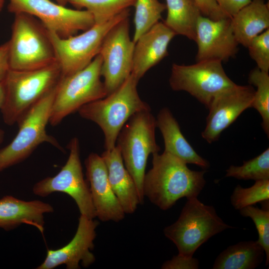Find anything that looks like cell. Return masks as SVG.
<instances>
[{
	"mask_svg": "<svg viewBox=\"0 0 269 269\" xmlns=\"http://www.w3.org/2000/svg\"><path fill=\"white\" fill-rule=\"evenodd\" d=\"M152 164L144 175L143 195L162 210L171 208L183 197L197 198L206 184V170H191L166 152L153 154Z\"/></svg>",
	"mask_w": 269,
	"mask_h": 269,
	"instance_id": "obj_1",
	"label": "cell"
},
{
	"mask_svg": "<svg viewBox=\"0 0 269 269\" xmlns=\"http://www.w3.org/2000/svg\"><path fill=\"white\" fill-rule=\"evenodd\" d=\"M138 83L131 74L114 92L83 106L77 111L82 118L100 127L105 136L106 150H111L116 146L121 130L133 115L151 109L138 95Z\"/></svg>",
	"mask_w": 269,
	"mask_h": 269,
	"instance_id": "obj_2",
	"label": "cell"
},
{
	"mask_svg": "<svg viewBox=\"0 0 269 269\" xmlns=\"http://www.w3.org/2000/svg\"><path fill=\"white\" fill-rule=\"evenodd\" d=\"M61 76L56 62L47 66L29 70H8L3 83L5 99L0 109L4 123H17L27 111L53 89Z\"/></svg>",
	"mask_w": 269,
	"mask_h": 269,
	"instance_id": "obj_3",
	"label": "cell"
},
{
	"mask_svg": "<svg viewBox=\"0 0 269 269\" xmlns=\"http://www.w3.org/2000/svg\"><path fill=\"white\" fill-rule=\"evenodd\" d=\"M233 228L218 215L213 206L204 204L197 197L187 199L178 219L166 227L163 233L176 246L178 254L193 257L210 238Z\"/></svg>",
	"mask_w": 269,
	"mask_h": 269,
	"instance_id": "obj_4",
	"label": "cell"
},
{
	"mask_svg": "<svg viewBox=\"0 0 269 269\" xmlns=\"http://www.w3.org/2000/svg\"><path fill=\"white\" fill-rule=\"evenodd\" d=\"M8 43L10 69H36L57 61L48 31L31 15L15 14Z\"/></svg>",
	"mask_w": 269,
	"mask_h": 269,
	"instance_id": "obj_5",
	"label": "cell"
},
{
	"mask_svg": "<svg viewBox=\"0 0 269 269\" xmlns=\"http://www.w3.org/2000/svg\"><path fill=\"white\" fill-rule=\"evenodd\" d=\"M156 119L151 109L133 115L124 125L117 140L124 165L134 179L140 204L143 203V183L148 156L160 148L155 139Z\"/></svg>",
	"mask_w": 269,
	"mask_h": 269,
	"instance_id": "obj_6",
	"label": "cell"
},
{
	"mask_svg": "<svg viewBox=\"0 0 269 269\" xmlns=\"http://www.w3.org/2000/svg\"><path fill=\"white\" fill-rule=\"evenodd\" d=\"M56 86L34 104L17 122V134L8 144L0 149V172L24 160L43 142H48L63 150L58 141L49 135L46 130Z\"/></svg>",
	"mask_w": 269,
	"mask_h": 269,
	"instance_id": "obj_7",
	"label": "cell"
},
{
	"mask_svg": "<svg viewBox=\"0 0 269 269\" xmlns=\"http://www.w3.org/2000/svg\"><path fill=\"white\" fill-rule=\"evenodd\" d=\"M102 58L100 54L84 69L61 77L56 88L49 123L59 124L67 116L83 106L107 96L101 80Z\"/></svg>",
	"mask_w": 269,
	"mask_h": 269,
	"instance_id": "obj_8",
	"label": "cell"
},
{
	"mask_svg": "<svg viewBox=\"0 0 269 269\" xmlns=\"http://www.w3.org/2000/svg\"><path fill=\"white\" fill-rule=\"evenodd\" d=\"M129 15V9H126L106 22L95 24L83 33L66 38L47 30L60 67L61 77L72 74L87 66L99 54L107 33Z\"/></svg>",
	"mask_w": 269,
	"mask_h": 269,
	"instance_id": "obj_9",
	"label": "cell"
},
{
	"mask_svg": "<svg viewBox=\"0 0 269 269\" xmlns=\"http://www.w3.org/2000/svg\"><path fill=\"white\" fill-rule=\"evenodd\" d=\"M169 83L173 90L188 93L207 109L217 95L236 85L226 74L222 62L218 60L200 61L191 65L173 63Z\"/></svg>",
	"mask_w": 269,
	"mask_h": 269,
	"instance_id": "obj_10",
	"label": "cell"
},
{
	"mask_svg": "<svg viewBox=\"0 0 269 269\" xmlns=\"http://www.w3.org/2000/svg\"><path fill=\"white\" fill-rule=\"evenodd\" d=\"M67 148L69 155L65 165L54 176L46 177L36 183L32 192L43 197L54 192L67 194L75 201L81 215L94 219L96 214L88 182L84 177L79 139L72 138Z\"/></svg>",
	"mask_w": 269,
	"mask_h": 269,
	"instance_id": "obj_11",
	"label": "cell"
},
{
	"mask_svg": "<svg viewBox=\"0 0 269 269\" xmlns=\"http://www.w3.org/2000/svg\"><path fill=\"white\" fill-rule=\"evenodd\" d=\"M9 12L24 13L38 18L45 28L66 38L85 31L95 24L92 15L86 10H75L50 0H9Z\"/></svg>",
	"mask_w": 269,
	"mask_h": 269,
	"instance_id": "obj_12",
	"label": "cell"
},
{
	"mask_svg": "<svg viewBox=\"0 0 269 269\" xmlns=\"http://www.w3.org/2000/svg\"><path fill=\"white\" fill-rule=\"evenodd\" d=\"M134 47L129 34V17L116 24L105 36L99 54L102 58L101 75L107 96L131 75Z\"/></svg>",
	"mask_w": 269,
	"mask_h": 269,
	"instance_id": "obj_13",
	"label": "cell"
},
{
	"mask_svg": "<svg viewBox=\"0 0 269 269\" xmlns=\"http://www.w3.org/2000/svg\"><path fill=\"white\" fill-rule=\"evenodd\" d=\"M255 92L251 85L236 84L217 95L208 108L206 125L201 133L203 138L209 143L217 140L225 129L251 108Z\"/></svg>",
	"mask_w": 269,
	"mask_h": 269,
	"instance_id": "obj_14",
	"label": "cell"
},
{
	"mask_svg": "<svg viewBox=\"0 0 269 269\" xmlns=\"http://www.w3.org/2000/svg\"><path fill=\"white\" fill-rule=\"evenodd\" d=\"M98 225L97 221L81 215L76 233L70 242L57 250H48L44 260L36 269H53L64 265L67 269H79L80 264L84 268L90 266L96 260L91 251Z\"/></svg>",
	"mask_w": 269,
	"mask_h": 269,
	"instance_id": "obj_15",
	"label": "cell"
},
{
	"mask_svg": "<svg viewBox=\"0 0 269 269\" xmlns=\"http://www.w3.org/2000/svg\"><path fill=\"white\" fill-rule=\"evenodd\" d=\"M231 18L213 20L201 15L197 21L195 41L197 45L196 62L228 61L235 57L238 45L231 23Z\"/></svg>",
	"mask_w": 269,
	"mask_h": 269,
	"instance_id": "obj_16",
	"label": "cell"
},
{
	"mask_svg": "<svg viewBox=\"0 0 269 269\" xmlns=\"http://www.w3.org/2000/svg\"><path fill=\"white\" fill-rule=\"evenodd\" d=\"M85 166L96 217L104 222L123 220L125 213L111 186L101 155L91 153L85 160Z\"/></svg>",
	"mask_w": 269,
	"mask_h": 269,
	"instance_id": "obj_17",
	"label": "cell"
},
{
	"mask_svg": "<svg viewBox=\"0 0 269 269\" xmlns=\"http://www.w3.org/2000/svg\"><path fill=\"white\" fill-rule=\"evenodd\" d=\"M176 34L159 21L144 32L134 43L131 74L139 80L151 68L168 54L169 43Z\"/></svg>",
	"mask_w": 269,
	"mask_h": 269,
	"instance_id": "obj_18",
	"label": "cell"
},
{
	"mask_svg": "<svg viewBox=\"0 0 269 269\" xmlns=\"http://www.w3.org/2000/svg\"><path fill=\"white\" fill-rule=\"evenodd\" d=\"M53 212V207L48 203L6 195L0 199V228L9 231L27 224L43 232L44 215Z\"/></svg>",
	"mask_w": 269,
	"mask_h": 269,
	"instance_id": "obj_19",
	"label": "cell"
},
{
	"mask_svg": "<svg viewBox=\"0 0 269 269\" xmlns=\"http://www.w3.org/2000/svg\"><path fill=\"white\" fill-rule=\"evenodd\" d=\"M105 163L108 178L113 192L125 214H132L140 204L136 186L126 168L117 145L111 150H105L101 155Z\"/></svg>",
	"mask_w": 269,
	"mask_h": 269,
	"instance_id": "obj_20",
	"label": "cell"
},
{
	"mask_svg": "<svg viewBox=\"0 0 269 269\" xmlns=\"http://www.w3.org/2000/svg\"><path fill=\"white\" fill-rule=\"evenodd\" d=\"M164 143V151L186 164H195L205 170L210 163L198 154L182 134L180 126L171 112L164 107L158 112L156 119Z\"/></svg>",
	"mask_w": 269,
	"mask_h": 269,
	"instance_id": "obj_21",
	"label": "cell"
},
{
	"mask_svg": "<svg viewBox=\"0 0 269 269\" xmlns=\"http://www.w3.org/2000/svg\"><path fill=\"white\" fill-rule=\"evenodd\" d=\"M231 23L239 44L247 47L254 38L269 29V2L252 0L231 17Z\"/></svg>",
	"mask_w": 269,
	"mask_h": 269,
	"instance_id": "obj_22",
	"label": "cell"
},
{
	"mask_svg": "<svg viewBox=\"0 0 269 269\" xmlns=\"http://www.w3.org/2000/svg\"><path fill=\"white\" fill-rule=\"evenodd\" d=\"M264 250L257 241L239 242L222 251L213 269H254L262 263Z\"/></svg>",
	"mask_w": 269,
	"mask_h": 269,
	"instance_id": "obj_23",
	"label": "cell"
},
{
	"mask_svg": "<svg viewBox=\"0 0 269 269\" xmlns=\"http://www.w3.org/2000/svg\"><path fill=\"white\" fill-rule=\"evenodd\" d=\"M167 16L164 23L176 35L195 41L201 12L194 0H165Z\"/></svg>",
	"mask_w": 269,
	"mask_h": 269,
	"instance_id": "obj_24",
	"label": "cell"
},
{
	"mask_svg": "<svg viewBox=\"0 0 269 269\" xmlns=\"http://www.w3.org/2000/svg\"><path fill=\"white\" fill-rule=\"evenodd\" d=\"M135 0H68L75 7L86 8L92 15L95 24L106 22L129 7Z\"/></svg>",
	"mask_w": 269,
	"mask_h": 269,
	"instance_id": "obj_25",
	"label": "cell"
},
{
	"mask_svg": "<svg viewBox=\"0 0 269 269\" xmlns=\"http://www.w3.org/2000/svg\"><path fill=\"white\" fill-rule=\"evenodd\" d=\"M250 85L255 86L254 99L251 106L260 114L262 128L269 137V75L268 72L262 71L257 67L251 71L249 74Z\"/></svg>",
	"mask_w": 269,
	"mask_h": 269,
	"instance_id": "obj_26",
	"label": "cell"
},
{
	"mask_svg": "<svg viewBox=\"0 0 269 269\" xmlns=\"http://www.w3.org/2000/svg\"><path fill=\"white\" fill-rule=\"evenodd\" d=\"M134 18V43L144 32L159 21L166 5L158 0H135Z\"/></svg>",
	"mask_w": 269,
	"mask_h": 269,
	"instance_id": "obj_27",
	"label": "cell"
},
{
	"mask_svg": "<svg viewBox=\"0 0 269 269\" xmlns=\"http://www.w3.org/2000/svg\"><path fill=\"white\" fill-rule=\"evenodd\" d=\"M225 177H232L239 180L255 181L269 179V148L247 161L241 166L231 165Z\"/></svg>",
	"mask_w": 269,
	"mask_h": 269,
	"instance_id": "obj_28",
	"label": "cell"
},
{
	"mask_svg": "<svg viewBox=\"0 0 269 269\" xmlns=\"http://www.w3.org/2000/svg\"><path fill=\"white\" fill-rule=\"evenodd\" d=\"M269 199V179L257 180L253 186L247 188L238 184L230 197L231 205L238 210Z\"/></svg>",
	"mask_w": 269,
	"mask_h": 269,
	"instance_id": "obj_29",
	"label": "cell"
},
{
	"mask_svg": "<svg viewBox=\"0 0 269 269\" xmlns=\"http://www.w3.org/2000/svg\"><path fill=\"white\" fill-rule=\"evenodd\" d=\"M269 208L260 209L253 205L239 210L243 217H250L253 221L258 231L257 242L264 250L266 256V266L269 264Z\"/></svg>",
	"mask_w": 269,
	"mask_h": 269,
	"instance_id": "obj_30",
	"label": "cell"
},
{
	"mask_svg": "<svg viewBox=\"0 0 269 269\" xmlns=\"http://www.w3.org/2000/svg\"><path fill=\"white\" fill-rule=\"evenodd\" d=\"M247 48L251 58L262 71H269V29L254 38Z\"/></svg>",
	"mask_w": 269,
	"mask_h": 269,
	"instance_id": "obj_31",
	"label": "cell"
},
{
	"mask_svg": "<svg viewBox=\"0 0 269 269\" xmlns=\"http://www.w3.org/2000/svg\"><path fill=\"white\" fill-rule=\"evenodd\" d=\"M202 14L213 20L231 18L219 6L215 0H194Z\"/></svg>",
	"mask_w": 269,
	"mask_h": 269,
	"instance_id": "obj_32",
	"label": "cell"
},
{
	"mask_svg": "<svg viewBox=\"0 0 269 269\" xmlns=\"http://www.w3.org/2000/svg\"><path fill=\"white\" fill-rule=\"evenodd\" d=\"M199 262L197 259L187 257L179 254L174 256L165 262L161 266L162 269H197Z\"/></svg>",
	"mask_w": 269,
	"mask_h": 269,
	"instance_id": "obj_33",
	"label": "cell"
},
{
	"mask_svg": "<svg viewBox=\"0 0 269 269\" xmlns=\"http://www.w3.org/2000/svg\"><path fill=\"white\" fill-rule=\"evenodd\" d=\"M221 8L231 17L252 0H215Z\"/></svg>",
	"mask_w": 269,
	"mask_h": 269,
	"instance_id": "obj_34",
	"label": "cell"
},
{
	"mask_svg": "<svg viewBox=\"0 0 269 269\" xmlns=\"http://www.w3.org/2000/svg\"><path fill=\"white\" fill-rule=\"evenodd\" d=\"M9 70L8 43L7 41L0 46V82L4 80Z\"/></svg>",
	"mask_w": 269,
	"mask_h": 269,
	"instance_id": "obj_35",
	"label": "cell"
},
{
	"mask_svg": "<svg viewBox=\"0 0 269 269\" xmlns=\"http://www.w3.org/2000/svg\"><path fill=\"white\" fill-rule=\"evenodd\" d=\"M5 99V89L3 81L0 82V110L3 105Z\"/></svg>",
	"mask_w": 269,
	"mask_h": 269,
	"instance_id": "obj_36",
	"label": "cell"
},
{
	"mask_svg": "<svg viewBox=\"0 0 269 269\" xmlns=\"http://www.w3.org/2000/svg\"><path fill=\"white\" fill-rule=\"evenodd\" d=\"M60 5L65 6L68 2V0H55Z\"/></svg>",
	"mask_w": 269,
	"mask_h": 269,
	"instance_id": "obj_37",
	"label": "cell"
},
{
	"mask_svg": "<svg viewBox=\"0 0 269 269\" xmlns=\"http://www.w3.org/2000/svg\"><path fill=\"white\" fill-rule=\"evenodd\" d=\"M4 135V131L0 129V145L1 144V143H2L3 141Z\"/></svg>",
	"mask_w": 269,
	"mask_h": 269,
	"instance_id": "obj_38",
	"label": "cell"
},
{
	"mask_svg": "<svg viewBox=\"0 0 269 269\" xmlns=\"http://www.w3.org/2000/svg\"><path fill=\"white\" fill-rule=\"evenodd\" d=\"M4 0H0V12L1 11L3 5H4Z\"/></svg>",
	"mask_w": 269,
	"mask_h": 269,
	"instance_id": "obj_39",
	"label": "cell"
}]
</instances>
